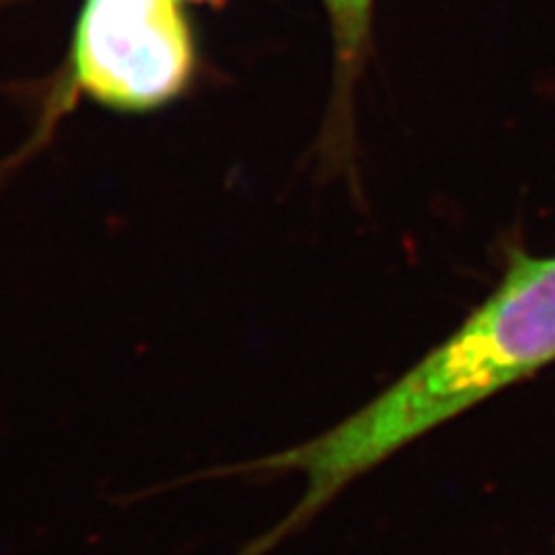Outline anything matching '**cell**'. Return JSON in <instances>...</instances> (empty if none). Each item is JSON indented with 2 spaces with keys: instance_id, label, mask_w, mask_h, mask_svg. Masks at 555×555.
<instances>
[{
  "instance_id": "2",
  "label": "cell",
  "mask_w": 555,
  "mask_h": 555,
  "mask_svg": "<svg viewBox=\"0 0 555 555\" xmlns=\"http://www.w3.org/2000/svg\"><path fill=\"white\" fill-rule=\"evenodd\" d=\"M181 0H83L73 77L81 93L116 112H153L195 75L193 33Z\"/></svg>"
},
{
  "instance_id": "4",
  "label": "cell",
  "mask_w": 555,
  "mask_h": 555,
  "mask_svg": "<svg viewBox=\"0 0 555 555\" xmlns=\"http://www.w3.org/2000/svg\"><path fill=\"white\" fill-rule=\"evenodd\" d=\"M188 3H208V0H188Z\"/></svg>"
},
{
  "instance_id": "3",
  "label": "cell",
  "mask_w": 555,
  "mask_h": 555,
  "mask_svg": "<svg viewBox=\"0 0 555 555\" xmlns=\"http://www.w3.org/2000/svg\"><path fill=\"white\" fill-rule=\"evenodd\" d=\"M328 22H332L334 47H336V89H334V130L332 142L350 128L352 89L369 56L373 3L375 0H322Z\"/></svg>"
},
{
  "instance_id": "1",
  "label": "cell",
  "mask_w": 555,
  "mask_h": 555,
  "mask_svg": "<svg viewBox=\"0 0 555 555\" xmlns=\"http://www.w3.org/2000/svg\"><path fill=\"white\" fill-rule=\"evenodd\" d=\"M551 361H555V257L518 250L489 299L369 405L281 454L183 479L301 473L306 493L299 505L238 553L267 555L347 483Z\"/></svg>"
}]
</instances>
